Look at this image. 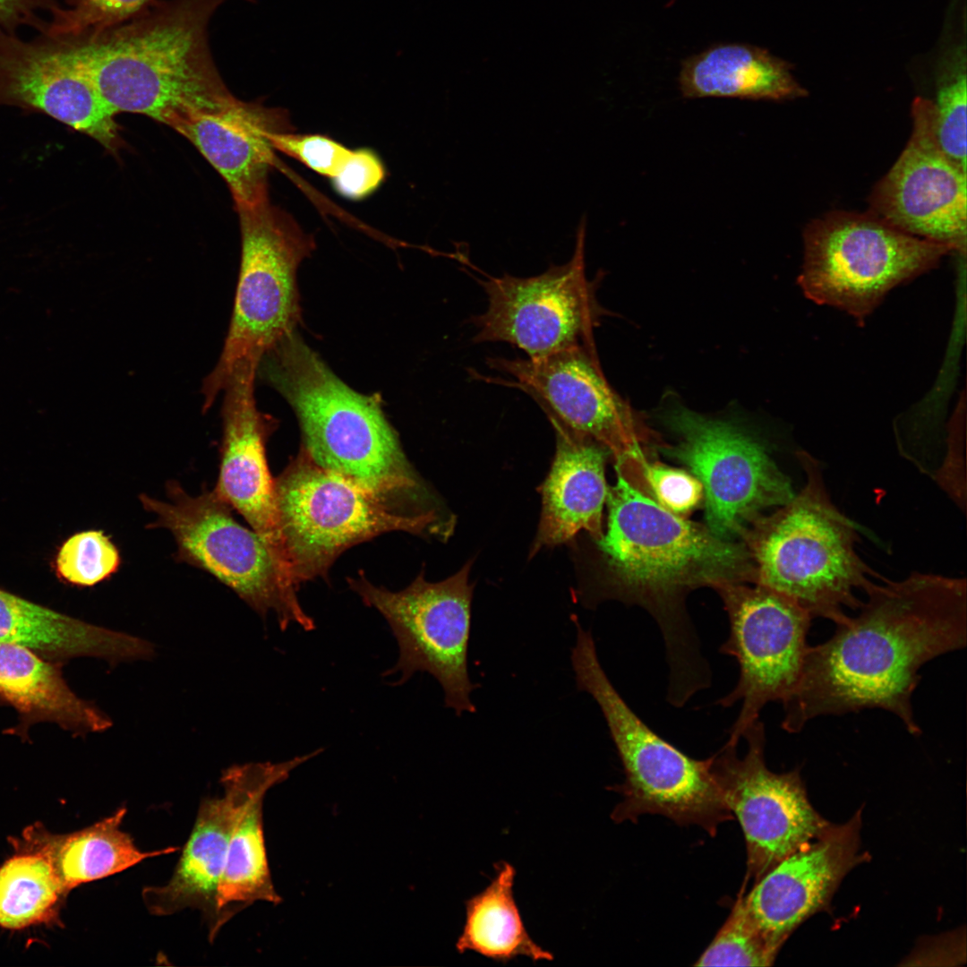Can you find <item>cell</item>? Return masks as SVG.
I'll use <instances>...</instances> for the list:
<instances>
[{
	"instance_id": "cell-38",
	"label": "cell",
	"mask_w": 967,
	"mask_h": 967,
	"mask_svg": "<svg viewBox=\"0 0 967 967\" xmlns=\"http://www.w3.org/2000/svg\"><path fill=\"white\" fill-rule=\"evenodd\" d=\"M61 7L56 0H0V28L15 34L18 27L27 25L42 33L47 21L39 13L47 11L52 15Z\"/></svg>"
},
{
	"instance_id": "cell-22",
	"label": "cell",
	"mask_w": 967,
	"mask_h": 967,
	"mask_svg": "<svg viewBox=\"0 0 967 967\" xmlns=\"http://www.w3.org/2000/svg\"><path fill=\"white\" fill-rule=\"evenodd\" d=\"M224 794L206 798L199 807L191 834L169 880L144 886L143 903L155 916H169L184 909L201 911L209 929L216 912L218 887L223 872L230 833L244 784L243 765L224 770Z\"/></svg>"
},
{
	"instance_id": "cell-18",
	"label": "cell",
	"mask_w": 967,
	"mask_h": 967,
	"mask_svg": "<svg viewBox=\"0 0 967 967\" xmlns=\"http://www.w3.org/2000/svg\"><path fill=\"white\" fill-rule=\"evenodd\" d=\"M0 105L47 115L112 153L122 147L116 115L65 40L24 41L0 28Z\"/></svg>"
},
{
	"instance_id": "cell-5",
	"label": "cell",
	"mask_w": 967,
	"mask_h": 967,
	"mask_svg": "<svg viewBox=\"0 0 967 967\" xmlns=\"http://www.w3.org/2000/svg\"><path fill=\"white\" fill-rule=\"evenodd\" d=\"M806 475L799 493L745 533L759 584L792 598L812 618L842 622L843 609H859L873 571L857 554L854 524L831 501L818 461L797 453Z\"/></svg>"
},
{
	"instance_id": "cell-10",
	"label": "cell",
	"mask_w": 967,
	"mask_h": 967,
	"mask_svg": "<svg viewBox=\"0 0 967 967\" xmlns=\"http://www.w3.org/2000/svg\"><path fill=\"white\" fill-rule=\"evenodd\" d=\"M167 501L146 494L139 498L155 516L149 527L173 535L179 561L212 575L260 616L273 612L282 630L291 624L306 631L314 629L289 572L254 530L235 519L230 507L212 491L192 496L176 481L167 484Z\"/></svg>"
},
{
	"instance_id": "cell-2",
	"label": "cell",
	"mask_w": 967,
	"mask_h": 967,
	"mask_svg": "<svg viewBox=\"0 0 967 967\" xmlns=\"http://www.w3.org/2000/svg\"><path fill=\"white\" fill-rule=\"evenodd\" d=\"M617 475L607 492V528L596 541L612 595L642 605L655 619L669 666L667 697L686 701L710 687L712 673L683 597L697 587L754 583L753 562L745 544L668 511Z\"/></svg>"
},
{
	"instance_id": "cell-30",
	"label": "cell",
	"mask_w": 967,
	"mask_h": 967,
	"mask_svg": "<svg viewBox=\"0 0 967 967\" xmlns=\"http://www.w3.org/2000/svg\"><path fill=\"white\" fill-rule=\"evenodd\" d=\"M65 894L47 857L21 849L0 867V926L19 929L44 922Z\"/></svg>"
},
{
	"instance_id": "cell-23",
	"label": "cell",
	"mask_w": 967,
	"mask_h": 967,
	"mask_svg": "<svg viewBox=\"0 0 967 967\" xmlns=\"http://www.w3.org/2000/svg\"><path fill=\"white\" fill-rule=\"evenodd\" d=\"M556 434V452L541 486L542 513L530 555L586 531L595 541L603 534L608 488L606 449L591 437L548 416Z\"/></svg>"
},
{
	"instance_id": "cell-12",
	"label": "cell",
	"mask_w": 967,
	"mask_h": 967,
	"mask_svg": "<svg viewBox=\"0 0 967 967\" xmlns=\"http://www.w3.org/2000/svg\"><path fill=\"white\" fill-rule=\"evenodd\" d=\"M666 422L676 442L662 450L701 483L706 526L717 537H743L766 509L794 497L765 447L738 426L684 407L672 410Z\"/></svg>"
},
{
	"instance_id": "cell-13",
	"label": "cell",
	"mask_w": 967,
	"mask_h": 967,
	"mask_svg": "<svg viewBox=\"0 0 967 967\" xmlns=\"http://www.w3.org/2000/svg\"><path fill=\"white\" fill-rule=\"evenodd\" d=\"M712 588L723 600L730 625L720 652L734 657L740 667L734 689L715 703L730 707L742 702L726 741L737 747L763 707L783 704L796 688L813 618L792 598L759 584L723 582Z\"/></svg>"
},
{
	"instance_id": "cell-9",
	"label": "cell",
	"mask_w": 967,
	"mask_h": 967,
	"mask_svg": "<svg viewBox=\"0 0 967 967\" xmlns=\"http://www.w3.org/2000/svg\"><path fill=\"white\" fill-rule=\"evenodd\" d=\"M235 209L241 231L239 278L221 355L202 383L203 411L224 390L240 363L261 361L296 330L302 319L297 269L315 249L313 238L269 200Z\"/></svg>"
},
{
	"instance_id": "cell-8",
	"label": "cell",
	"mask_w": 967,
	"mask_h": 967,
	"mask_svg": "<svg viewBox=\"0 0 967 967\" xmlns=\"http://www.w3.org/2000/svg\"><path fill=\"white\" fill-rule=\"evenodd\" d=\"M798 284L814 303L860 324L897 286L934 269L955 250L908 234L871 211H833L803 232Z\"/></svg>"
},
{
	"instance_id": "cell-7",
	"label": "cell",
	"mask_w": 967,
	"mask_h": 967,
	"mask_svg": "<svg viewBox=\"0 0 967 967\" xmlns=\"http://www.w3.org/2000/svg\"><path fill=\"white\" fill-rule=\"evenodd\" d=\"M274 483L284 551L298 586L326 577L343 552L383 533L445 538L453 529L454 522L438 511L395 512L386 501L321 467L302 447Z\"/></svg>"
},
{
	"instance_id": "cell-17",
	"label": "cell",
	"mask_w": 967,
	"mask_h": 967,
	"mask_svg": "<svg viewBox=\"0 0 967 967\" xmlns=\"http://www.w3.org/2000/svg\"><path fill=\"white\" fill-rule=\"evenodd\" d=\"M912 131L890 170L869 196L875 215L912 235L952 246L965 255L967 170L938 146L930 99L911 105Z\"/></svg>"
},
{
	"instance_id": "cell-1",
	"label": "cell",
	"mask_w": 967,
	"mask_h": 967,
	"mask_svg": "<svg viewBox=\"0 0 967 967\" xmlns=\"http://www.w3.org/2000/svg\"><path fill=\"white\" fill-rule=\"evenodd\" d=\"M855 617L809 646L799 682L783 704L782 727L801 731L822 715L880 708L912 735L921 729L911 706L920 669L967 644L965 578L912 573L899 581H870Z\"/></svg>"
},
{
	"instance_id": "cell-36",
	"label": "cell",
	"mask_w": 967,
	"mask_h": 967,
	"mask_svg": "<svg viewBox=\"0 0 967 967\" xmlns=\"http://www.w3.org/2000/svg\"><path fill=\"white\" fill-rule=\"evenodd\" d=\"M270 141L274 150L297 159L329 179L339 170L353 150L321 134L278 133L270 134Z\"/></svg>"
},
{
	"instance_id": "cell-4",
	"label": "cell",
	"mask_w": 967,
	"mask_h": 967,
	"mask_svg": "<svg viewBox=\"0 0 967 967\" xmlns=\"http://www.w3.org/2000/svg\"><path fill=\"white\" fill-rule=\"evenodd\" d=\"M258 372L291 406L301 447L321 467L386 501L421 488L381 395L347 385L296 330L263 355Z\"/></svg>"
},
{
	"instance_id": "cell-16",
	"label": "cell",
	"mask_w": 967,
	"mask_h": 967,
	"mask_svg": "<svg viewBox=\"0 0 967 967\" xmlns=\"http://www.w3.org/2000/svg\"><path fill=\"white\" fill-rule=\"evenodd\" d=\"M489 366L511 376L547 417H554L603 446L616 462L643 454L649 431L611 388L595 347L572 346L539 358L488 359Z\"/></svg>"
},
{
	"instance_id": "cell-37",
	"label": "cell",
	"mask_w": 967,
	"mask_h": 967,
	"mask_svg": "<svg viewBox=\"0 0 967 967\" xmlns=\"http://www.w3.org/2000/svg\"><path fill=\"white\" fill-rule=\"evenodd\" d=\"M385 175L386 170L380 157L372 150L362 148L352 150L330 181L340 196L361 201L380 187Z\"/></svg>"
},
{
	"instance_id": "cell-31",
	"label": "cell",
	"mask_w": 967,
	"mask_h": 967,
	"mask_svg": "<svg viewBox=\"0 0 967 967\" xmlns=\"http://www.w3.org/2000/svg\"><path fill=\"white\" fill-rule=\"evenodd\" d=\"M966 57L957 48L945 60L932 101L933 128L942 151L963 169L966 161Z\"/></svg>"
},
{
	"instance_id": "cell-34",
	"label": "cell",
	"mask_w": 967,
	"mask_h": 967,
	"mask_svg": "<svg viewBox=\"0 0 967 967\" xmlns=\"http://www.w3.org/2000/svg\"><path fill=\"white\" fill-rule=\"evenodd\" d=\"M740 894L732 912L696 966H770L775 959Z\"/></svg>"
},
{
	"instance_id": "cell-29",
	"label": "cell",
	"mask_w": 967,
	"mask_h": 967,
	"mask_svg": "<svg viewBox=\"0 0 967 967\" xmlns=\"http://www.w3.org/2000/svg\"><path fill=\"white\" fill-rule=\"evenodd\" d=\"M495 869L491 883L465 903L466 919L457 951L475 952L502 963L518 956L534 962L552 961V954L537 945L526 928L513 894L514 867L500 861Z\"/></svg>"
},
{
	"instance_id": "cell-15",
	"label": "cell",
	"mask_w": 967,
	"mask_h": 967,
	"mask_svg": "<svg viewBox=\"0 0 967 967\" xmlns=\"http://www.w3.org/2000/svg\"><path fill=\"white\" fill-rule=\"evenodd\" d=\"M748 751L724 744L712 770L724 800L741 826L747 876L757 882L783 858L824 833L832 823L813 808L799 769L774 773L765 760L766 734L758 719L743 732Z\"/></svg>"
},
{
	"instance_id": "cell-32",
	"label": "cell",
	"mask_w": 967,
	"mask_h": 967,
	"mask_svg": "<svg viewBox=\"0 0 967 967\" xmlns=\"http://www.w3.org/2000/svg\"><path fill=\"white\" fill-rule=\"evenodd\" d=\"M617 473L668 511L684 517L704 500L701 483L688 472L658 462L644 454L616 462Z\"/></svg>"
},
{
	"instance_id": "cell-33",
	"label": "cell",
	"mask_w": 967,
	"mask_h": 967,
	"mask_svg": "<svg viewBox=\"0 0 967 967\" xmlns=\"http://www.w3.org/2000/svg\"><path fill=\"white\" fill-rule=\"evenodd\" d=\"M158 0H65L51 15L41 36L75 39L94 36L140 15Z\"/></svg>"
},
{
	"instance_id": "cell-28",
	"label": "cell",
	"mask_w": 967,
	"mask_h": 967,
	"mask_svg": "<svg viewBox=\"0 0 967 967\" xmlns=\"http://www.w3.org/2000/svg\"><path fill=\"white\" fill-rule=\"evenodd\" d=\"M0 694L23 715L78 733L112 725L108 715L70 689L55 666L23 646L0 643Z\"/></svg>"
},
{
	"instance_id": "cell-6",
	"label": "cell",
	"mask_w": 967,
	"mask_h": 967,
	"mask_svg": "<svg viewBox=\"0 0 967 967\" xmlns=\"http://www.w3.org/2000/svg\"><path fill=\"white\" fill-rule=\"evenodd\" d=\"M571 663L577 688L592 696L606 721L625 781L612 788L623 796L612 818L620 823L660 814L679 825H698L715 835L732 819L712 770L713 756L692 758L651 730L627 705L604 672L590 630L575 620Z\"/></svg>"
},
{
	"instance_id": "cell-11",
	"label": "cell",
	"mask_w": 967,
	"mask_h": 967,
	"mask_svg": "<svg viewBox=\"0 0 967 967\" xmlns=\"http://www.w3.org/2000/svg\"><path fill=\"white\" fill-rule=\"evenodd\" d=\"M472 562L439 582H428L422 572L395 592L371 583L362 573L347 578L364 603L384 617L398 642V661L385 675H396L402 684L416 672L430 673L443 689L445 706L457 715L476 711L470 693L478 685L471 682L467 670Z\"/></svg>"
},
{
	"instance_id": "cell-3",
	"label": "cell",
	"mask_w": 967,
	"mask_h": 967,
	"mask_svg": "<svg viewBox=\"0 0 967 967\" xmlns=\"http://www.w3.org/2000/svg\"><path fill=\"white\" fill-rule=\"evenodd\" d=\"M226 1L158 0L119 26L65 40L116 116L142 115L175 130L239 100L224 82L209 43L210 19Z\"/></svg>"
},
{
	"instance_id": "cell-14",
	"label": "cell",
	"mask_w": 967,
	"mask_h": 967,
	"mask_svg": "<svg viewBox=\"0 0 967 967\" xmlns=\"http://www.w3.org/2000/svg\"><path fill=\"white\" fill-rule=\"evenodd\" d=\"M586 216L576 234L571 259L528 278L485 275L478 279L487 296L484 312L472 317L474 343L505 342L539 358L561 349L595 347L594 329L602 315L595 280L585 272Z\"/></svg>"
},
{
	"instance_id": "cell-25",
	"label": "cell",
	"mask_w": 967,
	"mask_h": 967,
	"mask_svg": "<svg viewBox=\"0 0 967 967\" xmlns=\"http://www.w3.org/2000/svg\"><path fill=\"white\" fill-rule=\"evenodd\" d=\"M0 643L26 646L39 655L90 656L112 664L150 658L146 639L93 625L0 590Z\"/></svg>"
},
{
	"instance_id": "cell-19",
	"label": "cell",
	"mask_w": 967,
	"mask_h": 967,
	"mask_svg": "<svg viewBox=\"0 0 967 967\" xmlns=\"http://www.w3.org/2000/svg\"><path fill=\"white\" fill-rule=\"evenodd\" d=\"M861 810L783 858L761 878L744 905L774 954L801 923L829 907L843 877L869 860L860 850Z\"/></svg>"
},
{
	"instance_id": "cell-24",
	"label": "cell",
	"mask_w": 967,
	"mask_h": 967,
	"mask_svg": "<svg viewBox=\"0 0 967 967\" xmlns=\"http://www.w3.org/2000/svg\"><path fill=\"white\" fill-rule=\"evenodd\" d=\"M319 750L287 761L244 764V784L235 811L226 861L217 894L215 919L209 929L212 941L236 913L257 901L278 903L268 864L262 826L267 792L285 781Z\"/></svg>"
},
{
	"instance_id": "cell-35",
	"label": "cell",
	"mask_w": 967,
	"mask_h": 967,
	"mask_svg": "<svg viewBox=\"0 0 967 967\" xmlns=\"http://www.w3.org/2000/svg\"><path fill=\"white\" fill-rule=\"evenodd\" d=\"M121 555L110 537L101 530L72 535L61 547L56 559L59 574L72 584L94 586L116 573Z\"/></svg>"
},
{
	"instance_id": "cell-21",
	"label": "cell",
	"mask_w": 967,
	"mask_h": 967,
	"mask_svg": "<svg viewBox=\"0 0 967 967\" xmlns=\"http://www.w3.org/2000/svg\"><path fill=\"white\" fill-rule=\"evenodd\" d=\"M175 131L223 177L236 208L269 200L268 177L275 150L270 134L294 129L287 110L239 99L226 109L197 115Z\"/></svg>"
},
{
	"instance_id": "cell-27",
	"label": "cell",
	"mask_w": 967,
	"mask_h": 967,
	"mask_svg": "<svg viewBox=\"0 0 967 967\" xmlns=\"http://www.w3.org/2000/svg\"><path fill=\"white\" fill-rule=\"evenodd\" d=\"M127 809L121 806L110 816L79 831L52 834L32 826L23 832L21 849L37 851L53 866L65 893L76 886L123 872L140 862L180 850L170 846L142 851L121 826Z\"/></svg>"
},
{
	"instance_id": "cell-26",
	"label": "cell",
	"mask_w": 967,
	"mask_h": 967,
	"mask_svg": "<svg viewBox=\"0 0 967 967\" xmlns=\"http://www.w3.org/2000/svg\"><path fill=\"white\" fill-rule=\"evenodd\" d=\"M791 70V64L760 47L719 44L683 60L679 83L686 98L788 100L807 95Z\"/></svg>"
},
{
	"instance_id": "cell-20",
	"label": "cell",
	"mask_w": 967,
	"mask_h": 967,
	"mask_svg": "<svg viewBox=\"0 0 967 967\" xmlns=\"http://www.w3.org/2000/svg\"><path fill=\"white\" fill-rule=\"evenodd\" d=\"M259 363H240L223 390L220 464L212 492L244 518L290 573L266 458L267 440L276 422L257 408L254 398Z\"/></svg>"
}]
</instances>
